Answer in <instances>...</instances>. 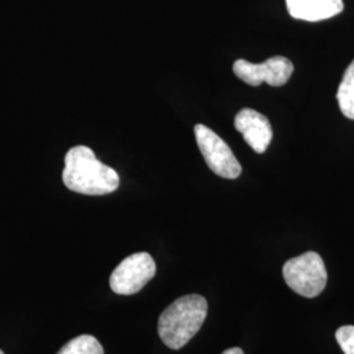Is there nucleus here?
<instances>
[{
	"label": "nucleus",
	"instance_id": "nucleus-1",
	"mask_svg": "<svg viewBox=\"0 0 354 354\" xmlns=\"http://www.w3.org/2000/svg\"><path fill=\"white\" fill-rule=\"evenodd\" d=\"M62 180L67 189L87 196H104L120 187V176L102 163L87 146H75L64 156Z\"/></svg>",
	"mask_w": 354,
	"mask_h": 354
},
{
	"label": "nucleus",
	"instance_id": "nucleus-2",
	"mask_svg": "<svg viewBox=\"0 0 354 354\" xmlns=\"http://www.w3.org/2000/svg\"><path fill=\"white\" fill-rule=\"evenodd\" d=\"M207 317V302L198 294H190L169 304L158 323L162 342L169 349H181L196 336Z\"/></svg>",
	"mask_w": 354,
	"mask_h": 354
},
{
	"label": "nucleus",
	"instance_id": "nucleus-3",
	"mask_svg": "<svg viewBox=\"0 0 354 354\" xmlns=\"http://www.w3.org/2000/svg\"><path fill=\"white\" fill-rule=\"evenodd\" d=\"M282 273L291 290L304 298H315L327 285L326 266L317 252H306L288 260Z\"/></svg>",
	"mask_w": 354,
	"mask_h": 354
},
{
	"label": "nucleus",
	"instance_id": "nucleus-4",
	"mask_svg": "<svg viewBox=\"0 0 354 354\" xmlns=\"http://www.w3.org/2000/svg\"><path fill=\"white\" fill-rule=\"evenodd\" d=\"M198 149L209 168L218 176L236 178L241 176V165L227 143L212 129L198 124L194 127Z\"/></svg>",
	"mask_w": 354,
	"mask_h": 354
},
{
	"label": "nucleus",
	"instance_id": "nucleus-5",
	"mask_svg": "<svg viewBox=\"0 0 354 354\" xmlns=\"http://www.w3.org/2000/svg\"><path fill=\"white\" fill-rule=\"evenodd\" d=\"M156 266L147 252L134 253L120 263L111 274V289L120 295H131L142 290L153 279Z\"/></svg>",
	"mask_w": 354,
	"mask_h": 354
},
{
	"label": "nucleus",
	"instance_id": "nucleus-6",
	"mask_svg": "<svg viewBox=\"0 0 354 354\" xmlns=\"http://www.w3.org/2000/svg\"><path fill=\"white\" fill-rule=\"evenodd\" d=\"M234 74L244 83L257 87L266 83L272 87H281L288 83L291 74L294 73V66L285 57H272L263 64H251L245 59H238L234 64Z\"/></svg>",
	"mask_w": 354,
	"mask_h": 354
},
{
	"label": "nucleus",
	"instance_id": "nucleus-7",
	"mask_svg": "<svg viewBox=\"0 0 354 354\" xmlns=\"http://www.w3.org/2000/svg\"><path fill=\"white\" fill-rule=\"evenodd\" d=\"M234 124L253 151L257 153L266 151L273 138V130L264 114L251 108H244L236 114Z\"/></svg>",
	"mask_w": 354,
	"mask_h": 354
},
{
	"label": "nucleus",
	"instance_id": "nucleus-8",
	"mask_svg": "<svg viewBox=\"0 0 354 354\" xmlns=\"http://www.w3.org/2000/svg\"><path fill=\"white\" fill-rule=\"evenodd\" d=\"M291 17L304 21H322L342 12V0H286Z\"/></svg>",
	"mask_w": 354,
	"mask_h": 354
},
{
	"label": "nucleus",
	"instance_id": "nucleus-9",
	"mask_svg": "<svg viewBox=\"0 0 354 354\" xmlns=\"http://www.w3.org/2000/svg\"><path fill=\"white\" fill-rule=\"evenodd\" d=\"M336 97L342 113L346 118L354 120V61L342 76Z\"/></svg>",
	"mask_w": 354,
	"mask_h": 354
},
{
	"label": "nucleus",
	"instance_id": "nucleus-10",
	"mask_svg": "<svg viewBox=\"0 0 354 354\" xmlns=\"http://www.w3.org/2000/svg\"><path fill=\"white\" fill-rule=\"evenodd\" d=\"M57 354H104L102 344L91 335H82L64 344Z\"/></svg>",
	"mask_w": 354,
	"mask_h": 354
},
{
	"label": "nucleus",
	"instance_id": "nucleus-11",
	"mask_svg": "<svg viewBox=\"0 0 354 354\" xmlns=\"http://www.w3.org/2000/svg\"><path fill=\"white\" fill-rule=\"evenodd\" d=\"M336 340L344 353L354 354V326H344L337 329Z\"/></svg>",
	"mask_w": 354,
	"mask_h": 354
},
{
	"label": "nucleus",
	"instance_id": "nucleus-12",
	"mask_svg": "<svg viewBox=\"0 0 354 354\" xmlns=\"http://www.w3.org/2000/svg\"><path fill=\"white\" fill-rule=\"evenodd\" d=\"M222 354H244V352L241 351V348H231V349L225 351Z\"/></svg>",
	"mask_w": 354,
	"mask_h": 354
},
{
	"label": "nucleus",
	"instance_id": "nucleus-13",
	"mask_svg": "<svg viewBox=\"0 0 354 354\" xmlns=\"http://www.w3.org/2000/svg\"><path fill=\"white\" fill-rule=\"evenodd\" d=\"M0 354H4V353H3V352H1V351H0Z\"/></svg>",
	"mask_w": 354,
	"mask_h": 354
}]
</instances>
